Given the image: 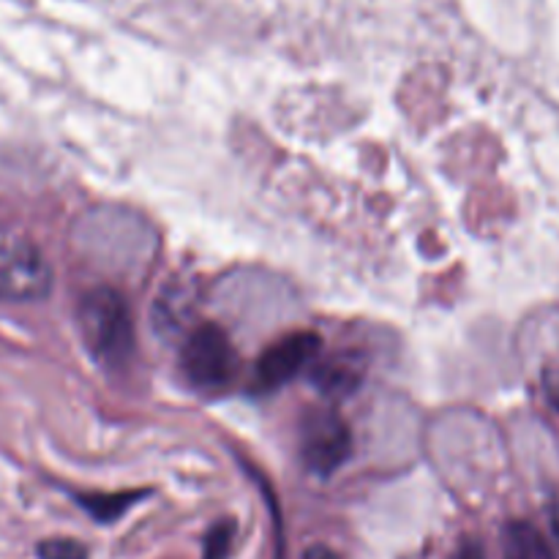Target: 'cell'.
<instances>
[{"label":"cell","mask_w":559,"mask_h":559,"mask_svg":"<svg viewBox=\"0 0 559 559\" xmlns=\"http://www.w3.org/2000/svg\"><path fill=\"white\" fill-rule=\"evenodd\" d=\"M304 559H338V557L333 555L331 549H325V546H311V549L304 555Z\"/></svg>","instance_id":"obj_12"},{"label":"cell","mask_w":559,"mask_h":559,"mask_svg":"<svg viewBox=\"0 0 559 559\" xmlns=\"http://www.w3.org/2000/svg\"><path fill=\"white\" fill-rule=\"evenodd\" d=\"M235 540V524L233 522H218L213 524L211 533L205 538V559H227L233 551Z\"/></svg>","instance_id":"obj_9"},{"label":"cell","mask_w":559,"mask_h":559,"mask_svg":"<svg viewBox=\"0 0 559 559\" xmlns=\"http://www.w3.org/2000/svg\"><path fill=\"white\" fill-rule=\"evenodd\" d=\"M300 453L311 473H336L353 453L349 426L333 409H311L300 426Z\"/></svg>","instance_id":"obj_4"},{"label":"cell","mask_w":559,"mask_h":559,"mask_svg":"<svg viewBox=\"0 0 559 559\" xmlns=\"http://www.w3.org/2000/svg\"><path fill=\"white\" fill-rule=\"evenodd\" d=\"M551 527H555V535H557V540H559V508H555V511H551Z\"/></svg>","instance_id":"obj_13"},{"label":"cell","mask_w":559,"mask_h":559,"mask_svg":"<svg viewBox=\"0 0 559 559\" xmlns=\"http://www.w3.org/2000/svg\"><path fill=\"white\" fill-rule=\"evenodd\" d=\"M502 557L506 559H555L544 535L527 522H511L502 533Z\"/></svg>","instance_id":"obj_6"},{"label":"cell","mask_w":559,"mask_h":559,"mask_svg":"<svg viewBox=\"0 0 559 559\" xmlns=\"http://www.w3.org/2000/svg\"><path fill=\"white\" fill-rule=\"evenodd\" d=\"M41 559H87V549L71 538H49L38 544Z\"/></svg>","instance_id":"obj_10"},{"label":"cell","mask_w":559,"mask_h":559,"mask_svg":"<svg viewBox=\"0 0 559 559\" xmlns=\"http://www.w3.org/2000/svg\"><path fill=\"white\" fill-rule=\"evenodd\" d=\"M453 559H486L484 546H480L478 540H473V538L462 540V546H459L456 555H453Z\"/></svg>","instance_id":"obj_11"},{"label":"cell","mask_w":559,"mask_h":559,"mask_svg":"<svg viewBox=\"0 0 559 559\" xmlns=\"http://www.w3.org/2000/svg\"><path fill=\"white\" fill-rule=\"evenodd\" d=\"M311 380L320 385L322 393L328 396H347V393L358 391L360 380H364V371L360 366H355L349 358H331L325 364H320L311 374Z\"/></svg>","instance_id":"obj_7"},{"label":"cell","mask_w":559,"mask_h":559,"mask_svg":"<svg viewBox=\"0 0 559 559\" xmlns=\"http://www.w3.org/2000/svg\"><path fill=\"white\" fill-rule=\"evenodd\" d=\"M80 331L102 364L120 366L134 349V322L123 295L109 287L87 293L80 304Z\"/></svg>","instance_id":"obj_1"},{"label":"cell","mask_w":559,"mask_h":559,"mask_svg":"<svg viewBox=\"0 0 559 559\" xmlns=\"http://www.w3.org/2000/svg\"><path fill=\"white\" fill-rule=\"evenodd\" d=\"M320 336L311 331L287 333V336L273 342L260 355V360H257V377H260V382L265 388H276L295 380L306 366L314 364V358L320 355Z\"/></svg>","instance_id":"obj_5"},{"label":"cell","mask_w":559,"mask_h":559,"mask_svg":"<svg viewBox=\"0 0 559 559\" xmlns=\"http://www.w3.org/2000/svg\"><path fill=\"white\" fill-rule=\"evenodd\" d=\"M145 491H120V495H80V506L98 522H115L123 511H129L136 500H142Z\"/></svg>","instance_id":"obj_8"},{"label":"cell","mask_w":559,"mask_h":559,"mask_svg":"<svg viewBox=\"0 0 559 559\" xmlns=\"http://www.w3.org/2000/svg\"><path fill=\"white\" fill-rule=\"evenodd\" d=\"M233 342L218 325H200L189 336L180 353V369L186 380L200 391H222L235 374Z\"/></svg>","instance_id":"obj_3"},{"label":"cell","mask_w":559,"mask_h":559,"mask_svg":"<svg viewBox=\"0 0 559 559\" xmlns=\"http://www.w3.org/2000/svg\"><path fill=\"white\" fill-rule=\"evenodd\" d=\"M52 289V267L31 240L0 233V300L31 304Z\"/></svg>","instance_id":"obj_2"}]
</instances>
